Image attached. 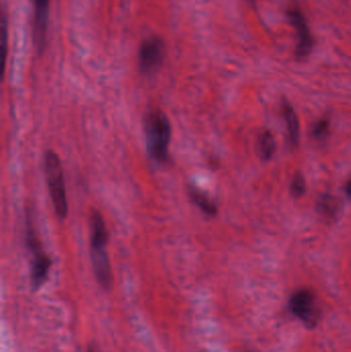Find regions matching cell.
Segmentation results:
<instances>
[{"mask_svg":"<svg viewBox=\"0 0 351 352\" xmlns=\"http://www.w3.org/2000/svg\"><path fill=\"white\" fill-rule=\"evenodd\" d=\"M26 245L29 249L31 258V280L35 288L40 287L49 276L52 266L51 257L43 249L42 243L36 233L32 216L27 214L26 222Z\"/></svg>","mask_w":351,"mask_h":352,"instance_id":"obj_4","label":"cell"},{"mask_svg":"<svg viewBox=\"0 0 351 352\" xmlns=\"http://www.w3.org/2000/svg\"><path fill=\"white\" fill-rule=\"evenodd\" d=\"M144 130L150 157L158 164L167 163L172 134L168 116L162 110H150L144 120Z\"/></svg>","mask_w":351,"mask_h":352,"instance_id":"obj_2","label":"cell"},{"mask_svg":"<svg viewBox=\"0 0 351 352\" xmlns=\"http://www.w3.org/2000/svg\"><path fill=\"white\" fill-rule=\"evenodd\" d=\"M291 192L295 196L300 197L305 192V182L302 175H297L291 183Z\"/></svg>","mask_w":351,"mask_h":352,"instance_id":"obj_12","label":"cell"},{"mask_svg":"<svg viewBox=\"0 0 351 352\" xmlns=\"http://www.w3.org/2000/svg\"><path fill=\"white\" fill-rule=\"evenodd\" d=\"M7 40H8V33H7V23L4 20V25H3V46H2V57H3V66L5 68L6 64V57H7Z\"/></svg>","mask_w":351,"mask_h":352,"instance_id":"obj_13","label":"cell"},{"mask_svg":"<svg viewBox=\"0 0 351 352\" xmlns=\"http://www.w3.org/2000/svg\"><path fill=\"white\" fill-rule=\"evenodd\" d=\"M289 19L298 37L297 55L299 57H305L310 53L312 48V37L309 26L299 10H291L289 12Z\"/></svg>","mask_w":351,"mask_h":352,"instance_id":"obj_7","label":"cell"},{"mask_svg":"<svg viewBox=\"0 0 351 352\" xmlns=\"http://www.w3.org/2000/svg\"><path fill=\"white\" fill-rule=\"evenodd\" d=\"M291 312L308 327H314L319 318V308L314 295L302 289L292 295L289 301Z\"/></svg>","mask_w":351,"mask_h":352,"instance_id":"obj_5","label":"cell"},{"mask_svg":"<svg viewBox=\"0 0 351 352\" xmlns=\"http://www.w3.org/2000/svg\"><path fill=\"white\" fill-rule=\"evenodd\" d=\"M328 129H329V125L327 121L319 122L314 128V135L317 137H323L327 134Z\"/></svg>","mask_w":351,"mask_h":352,"instance_id":"obj_14","label":"cell"},{"mask_svg":"<svg viewBox=\"0 0 351 352\" xmlns=\"http://www.w3.org/2000/svg\"><path fill=\"white\" fill-rule=\"evenodd\" d=\"M87 352H96V350H95V349H93V348H90V349H89V351H87Z\"/></svg>","mask_w":351,"mask_h":352,"instance_id":"obj_16","label":"cell"},{"mask_svg":"<svg viewBox=\"0 0 351 352\" xmlns=\"http://www.w3.org/2000/svg\"><path fill=\"white\" fill-rule=\"evenodd\" d=\"M258 153L261 159L269 160L275 153L276 142L271 132L265 131L258 137Z\"/></svg>","mask_w":351,"mask_h":352,"instance_id":"obj_11","label":"cell"},{"mask_svg":"<svg viewBox=\"0 0 351 352\" xmlns=\"http://www.w3.org/2000/svg\"><path fill=\"white\" fill-rule=\"evenodd\" d=\"M189 196L192 200V202L200 208L201 211H203L205 214L209 216H213L216 214L217 208L215 204L212 202V200L199 188L190 186L189 187Z\"/></svg>","mask_w":351,"mask_h":352,"instance_id":"obj_9","label":"cell"},{"mask_svg":"<svg viewBox=\"0 0 351 352\" xmlns=\"http://www.w3.org/2000/svg\"><path fill=\"white\" fill-rule=\"evenodd\" d=\"M346 194L349 198H351V182H348L346 185Z\"/></svg>","mask_w":351,"mask_h":352,"instance_id":"obj_15","label":"cell"},{"mask_svg":"<svg viewBox=\"0 0 351 352\" xmlns=\"http://www.w3.org/2000/svg\"><path fill=\"white\" fill-rule=\"evenodd\" d=\"M283 116L285 120L286 129H287V133H288L290 142L291 144L297 145L300 140V123H299V119L296 111L287 103L283 105Z\"/></svg>","mask_w":351,"mask_h":352,"instance_id":"obj_10","label":"cell"},{"mask_svg":"<svg viewBox=\"0 0 351 352\" xmlns=\"http://www.w3.org/2000/svg\"><path fill=\"white\" fill-rule=\"evenodd\" d=\"M43 165H45L46 180L56 214L60 219H64L68 213V201L61 161L56 153L48 151L43 158Z\"/></svg>","mask_w":351,"mask_h":352,"instance_id":"obj_3","label":"cell"},{"mask_svg":"<svg viewBox=\"0 0 351 352\" xmlns=\"http://www.w3.org/2000/svg\"><path fill=\"white\" fill-rule=\"evenodd\" d=\"M92 265L100 285L108 289L112 284V273L107 251L108 230L100 212L94 211L90 218Z\"/></svg>","mask_w":351,"mask_h":352,"instance_id":"obj_1","label":"cell"},{"mask_svg":"<svg viewBox=\"0 0 351 352\" xmlns=\"http://www.w3.org/2000/svg\"><path fill=\"white\" fill-rule=\"evenodd\" d=\"M165 43L159 37L147 39L139 51V66L143 73L155 72L163 63Z\"/></svg>","mask_w":351,"mask_h":352,"instance_id":"obj_6","label":"cell"},{"mask_svg":"<svg viewBox=\"0 0 351 352\" xmlns=\"http://www.w3.org/2000/svg\"><path fill=\"white\" fill-rule=\"evenodd\" d=\"M51 0H34V38L38 48H43L49 21Z\"/></svg>","mask_w":351,"mask_h":352,"instance_id":"obj_8","label":"cell"}]
</instances>
